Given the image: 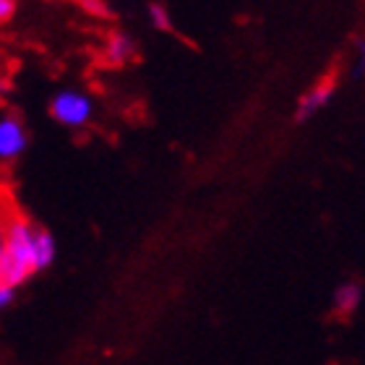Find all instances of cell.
Instances as JSON below:
<instances>
[{
  "label": "cell",
  "instance_id": "obj_1",
  "mask_svg": "<svg viewBox=\"0 0 365 365\" xmlns=\"http://www.w3.org/2000/svg\"><path fill=\"white\" fill-rule=\"evenodd\" d=\"M55 261V237L24 214L8 212L0 237V284L19 289Z\"/></svg>",
  "mask_w": 365,
  "mask_h": 365
},
{
  "label": "cell",
  "instance_id": "obj_8",
  "mask_svg": "<svg viewBox=\"0 0 365 365\" xmlns=\"http://www.w3.org/2000/svg\"><path fill=\"white\" fill-rule=\"evenodd\" d=\"M76 3L91 19H110L113 16V11H110V6H107L105 0H76Z\"/></svg>",
  "mask_w": 365,
  "mask_h": 365
},
{
  "label": "cell",
  "instance_id": "obj_4",
  "mask_svg": "<svg viewBox=\"0 0 365 365\" xmlns=\"http://www.w3.org/2000/svg\"><path fill=\"white\" fill-rule=\"evenodd\" d=\"M26 144H29V136H26L21 118L14 113H3V118H0V160H19L26 152Z\"/></svg>",
  "mask_w": 365,
  "mask_h": 365
},
{
  "label": "cell",
  "instance_id": "obj_9",
  "mask_svg": "<svg viewBox=\"0 0 365 365\" xmlns=\"http://www.w3.org/2000/svg\"><path fill=\"white\" fill-rule=\"evenodd\" d=\"M352 76L365 78V39H358V58H355V68H352Z\"/></svg>",
  "mask_w": 365,
  "mask_h": 365
},
{
  "label": "cell",
  "instance_id": "obj_2",
  "mask_svg": "<svg viewBox=\"0 0 365 365\" xmlns=\"http://www.w3.org/2000/svg\"><path fill=\"white\" fill-rule=\"evenodd\" d=\"M50 115H53L55 120L61 123V125H68V128H81L89 123V118L94 115V105H91V99L86 94L76 89H66V91H58L50 102Z\"/></svg>",
  "mask_w": 365,
  "mask_h": 365
},
{
  "label": "cell",
  "instance_id": "obj_5",
  "mask_svg": "<svg viewBox=\"0 0 365 365\" xmlns=\"http://www.w3.org/2000/svg\"><path fill=\"white\" fill-rule=\"evenodd\" d=\"M360 303H363V287H360L358 282H342L339 287L334 289V295H331V313H334L336 319H350L352 313L358 311Z\"/></svg>",
  "mask_w": 365,
  "mask_h": 365
},
{
  "label": "cell",
  "instance_id": "obj_10",
  "mask_svg": "<svg viewBox=\"0 0 365 365\" xmlns=\"http://www.w3.org/2000/svg\"><path fill=\"white\" fill-rule=\"evenodd\" d=\"M16 14V0H0V21H11Z\"/></svg>",
  "mask_w": 365,
  "mask_h": 365
},
{
  "label": "cell",
  "instance_id": "obj_6",
  "mask_svg": "<svg viewBox=\"0 0 365 365\" xmlns=\"http://www.w3.org/2000/svg\"><path fill=\"white\" fill-rule=\"evenodd\" d=\"M102 58H105L107 66H125L136 58V45H133V39L125 37L123 31H115L110 34L105 42V50H102Z\"/></svg>",
  "mask_w": 365,
  "mask_h": 365
},
{
  "label": "cell",
  "instance_id": "obj_7",
  "mask_svg": "<svg viewBox=\"0 0 365 365\" xmlns=\"http://www.w3.org/2000/svg\"><path fill=\"white\" fill-rule=\"evenodd\" d=\"M149 21H152V26L157 31H165V34H170V31H175V24H173V16H170L168 6L165 3H149Z\"/></svg>",
  "mask_w": 365,
  "mask_h": 365
},
{
  "label": "cell",
  "instance_id": "obj_3",
  "mask_svg": "<svg viewBox=\"0 0 365 365\" xmlns=\"http://www.w3.org/2000/svg\"><path fill=\"white\" fill-rule=\"evenodd\" d=\"M336 76L334 73H329V76L319 78L311 89L305 91L303 97L297 99V107H295V123H308L313 115H319L324 107L331 102V97L336 94Z\"/></svg>",
  "mask_w": 365,
  "mask_h": 365
},
{
  "label": "cell",
  "instance_id": "obj_11",
  "mask_svg": "<svg viewBox=\"0 0 365 365\" xmlns=\"http://www.w3.org/2000/svg\"><path fill=\"white\" fill-rule=\"evenodd\" d=\"M14 300H16V289L14 287H3V284H0V308L6 311Z\"/></svg>",
  "mask_w": 365,
  "mask_h": 365
}]
</instances>
